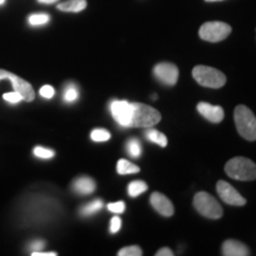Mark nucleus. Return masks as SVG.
Listing matches in <instances>:
<instances>
[{"instance_id":"f257e3e1","label":"nucleus","mask_w":256,"mask_h":256,"mask_svg":"<svg viewBox=\"0 0 256 256\" xmlns=\"http://www.w3.org/2000/svg\"><path fill=\"white\" fill-rule=\"evenodd\" d=\"M226 174L240 182H252L256 179V164L244 156H235L226 164Z\"/></svg>"},{"instance_id":"f03ea898","label":"nucleus","mask_w":256,"mask_h":256,"mask_svg":"<svg viewBox=\"0 0 256 256\" xmlns=\"http://www.w3.org/2000/svg\"><path fill=\"white\" fill-rule=\"evenodd\" d=\"M234 120H235L238 132L242 138L248 142L256 140V116L252 110L247 106L240 104L234 112Z\"/></svg>"},{"instance_id":"7ed1b4c3","label":"nucleus","mask_w":256,"mask_h":256,"mask_svg":"<svg viewBox=\"0 0 256 256\" xmlns=\"http://www.w3.org/2000/svg\"><path fill=\"white\" fill-rule=\"evenodd\" d=\"M192 76L202 87L211 89L222 88L226 82V75L222 72L206 66H194L192 70Z\"/></svg>"},{"instance_id":"20e7f679","label":"nucleus","mask_w":256,"mask_h":256,"mask_svg":"<svg viewBox=\"0 0 256 256\" xmlns=\"http://www.w3.org/2000/svg\"><path fill=\"white\" fill-rule=\"evenodd\" d=\"M162 119L156 110L144 104H132V127H153Z\"/></svg>"},{"instance_id":"39448f33","label":"nucleus","mask_w":256,"mask_h":256,"mask_svg":"<svg viewBox=\"0 0 256 256\" xmlns=\"http://www.w3.org/2000/svg\"><path fill=\"white\" fill-rule=\"evenodd\" d=\"M194 206L200 215L210 220H218L223 215L220 204L208 192H198L194 198Z\"/></svg>"},{"instance_id":"423d86ee","label":"nucleus","mask_w":256,"mask_h":256,"mask_svg":"<svg viewBox=\"0 0 256 256\" xmlns=\"http://www.w3.org/2000/svg\"><path fill=\"white\" fill-rule=\"evenodd\" d=\"M232 34V26L223 22H208L200 28V37L210 43H217L226 40Z\"/></svg>"},{"instance_id":"0eeeda50","label":"nucleus","mask_w":256,"mask_h":256,"mask_svg":"<svg viewBox=\"0 0 256 256\" xmlns=\"http://www.w3.org/2000/svg\"><path fill=\"white\" fill-rule=\"evenodd\" d=\"M2 80L11 81L12 86H14V90L22 96L23 101L32 102L36 98V92H34V87L28 81L19 78L16 74L10 72L8 70L0 69V81H2Z\"/></svg>"},{"instance_id":"6e6552de","label":"nucleus","mask_w":256,"mask_h":256,"mask_svg":"<svg viewBox=\"0 0 256 256\" xmlns=\"http://www.w3.org/2000/svg\"><path fill=\"white\" fill-rule=\"evenodd\" d=\"M110 113L121 127H132V104L126 100H114L110 104Z\"/></svg>"},{"instance_id":"1a4fd4ad","label":"nucleus","mask_w":256,"mask_h":256,"mask_svg":"<svg viewBox=\"0 0 256 256\" xmlns=\"http://www.w3.org/2000/svg\"><path fill=\"white\" fill-rule=\"evenodd\" d=\"M217 194H220V200L226 202L229 206H246L247 200L246 198H243L240 192L236 190L235 188L232 186L229 183L224 180H220L217 183Z\"/></svg>"},{"instance_id":"9d476101","label":"nucleus","mask_w":256,"mask_h":256,"mask_svg":"<svg viewBox=\"0 0 256 256\" xmlns=\"http://www.w3.org/2000/svg\"><path fill=\"white\" fill-rule=\"evenodd\" d=\"M153 74L158 81L164 83L166 86H174L178 81L179 72L174 64L168 62L158 63L153 69Z\"/></svg>"},{"instance_id":"9b49d317","label":"nucleus","mask_w":256,"mask_h":256,"mask_svg":"<svg viewBox=\"0 0 256 256\" xmlns=\"http://www.w3.org/2000/svg\"><path fill=\"white\" fill-rule=\"evenodd\" d=\"M150 200H151V206H153V209L158 211L160 215L170 217L174 214V204L171 203V200L165 194H159V192H153Z\"/></svg>"},{"instance_id":"f8f14e48","label":"nucleus","mask_w":256,"mask_h":256,"mask_svg":"<svg viewBox=\"0 0 256 256\" xmlns=\"http://www.w3.org/2000/svg\"><path fill=\"white\" fill-rule=\"evenodd\" d=\"M197 110L202 116L214 124H218L224 119V110L220 106H212L208 102H200L197 106Z\"/></svg>"},{"instance_id":"ddd939ff","label":"nucleus","mask_w":256,"mask_h":256,"mask_svg":"<svg viewBox=\"0 0 256 256\" xmlns=\"http://www.w3.org/2000/svg\"><path fill=\"white\" fill-rule=\"evenodd\" d=\"M222 252L226 256H248L250 254L247 246L240 241H235V240H228L224 242Z\"/></svg>"},{"instance_id":"4468645a","label":"nucleus","mask_w":256,"mask_h":256,"mask_svg":"<svg viewBox=\"0 0 256 256\" xmlns=\"http://www.w3.org/2000/svg\"><path fill=\"white\" fill-rule=\"evenodd\" d=\"M72 188L78 194H90L95 191L96 184L94 179L87 177V176H83V177H78L74 180Z\"/></svg>"},{"instance_id":"2eb2a0df","label":"nucleus","mask_w":256,"mask_h":256,"mask_svg":"<svg viewBox=\"0 0 256 256\" xmlns=\"http://www.w3.org/2000/svg\"><path fill=\"white\" fill-rule=\"evenodd\" d=\"M87 8V0H66L57 5V8L63 12H74L78 14Z\"/></svg>"},{"instance_id":"dca6fc26","label":"nucleus","mask_w":256,"mask_h":256,"mask_svg":"<svg viewBox=\"0 0 256 256\" xmlns=\"http://www.w3.org/2000/svg\"><path fill=\"white\" fill-rule=\"evenodd\" d=\"M145 136L147 138V140L156 144L160 147H166V145H168V138L162 133H160L159 130H154V128L147 127V130H145Z\"/></svg>"},{"instance_id":"f3484780","label":"nucleus","mask_w":256,"mask_h":256,"mask_svg":"<svg viewBox=\"0 0 256 256\" xmlns=\"http://www.w3.org/2000/svg\"><path fill=\"white\" fill-rule=\"evenodd\" d=\"M116 171L119 174H138L140 171L139 166L132 164L126 159H120L118 162Z\"/></svg>"},{"instance_id":"a211bd4d","label":"nucleus","mask_w":256,"mask_h":256,"mask_svg":"<svg viewBox=\"0 0 256 256\" xmlns=\"http://www.w3.org/2000/svg\"><path fill=\"white\" fill-rule=\"evenodd\" d=\"M126 150L128 152V154L132 156L133 158H139L142 153V144L136 138H130L126 144Z\"/></svg>"},{"instance_id":"6ab92c4d","label":"nucleus","mask_w":256,"mask_h":256,"mask_svg":"<svg viewBox=\"0 0 256 256\" xmlns=\"http://www.w3.org/2000/svg\"><path fill=\"white\" fill-rule=\"evenodd\" d=\"M147 190V184L144 183L142 180H136V182H132V183H130L128 185V194H130V197H138L140 196V194H142V192H145Z\"/></svg>"},{"instance_id":"aec40b11","label":"nucleus","mask_w":256,"mask_h":256,"mask_svg":"<svg viewBox=\"0 0 256 256\" xmlns=\"http://www.w3.org/2000/svg\"><path fill=\"white\" fill-rule=\"evenodd\" d=\"M102 206H104V203H102V200H94V202H92V203L87 204V206H83L82 209L80 210V212H81V215H83V216L94 215L95 212H98V211L101 209Z\"/></svg>"},{"instance_id":"412c9836","label":"nucleus","mask_w":256,"mask_h":256,"mask_svg":"<svg viewBox=\"0 0 256 256\" xmlns=\"http://www.w3.org/2000/svg\"><path fill=\"white\" fill-rule=\"evenodd\" d=\"M90 138L92 142H108L110 139V133L108 130H102V128H96L90 134Z\"/></svg>"},{"instance_id":"4be33fe9","label":"nucleus","mask_w":256,"mask_h":256,"mask_svg":"<svg viewBox=\"0 0 256 256\" xmlns=\"http://www.w3.org/2000/svg\"><path fill=\"white\" fill-rule=\"evenodd\" d=\"M50 20V16L46 14H34L28 17V23L34 26H38V25H44Z\"/></svg>"},{"instance_id":"5701e85b","label":"nucleus","mask_w":256,"mask_h":256,"mask_svg":"<svg viewBox=\"0 0 256 256\" xmlns=\"http://www.w3.org/2000/svg\"><path fill=\"white\" fill-rule=\"evenodd\" d=\"M78 88H76L75 84L70 83L66 89V92H64V100H66V102H74L78 100Z\"/></svg>"},{"instance_id":"b1692460","label":"nucleus","mask_w":256,"mask_h":256,"mask_svg":"<svg viewBox=\"0 0 256 256\" xmlns=\"http://www.w3.org/2000/svg\"><path fill=\"white\" fill-rule=\"evenodd\" d=\"M119 256H140L142 255V248L138 247V246H130V247L122 248L118 252Z\"/></svg>"},{"instance_id":"393cba45","label":"nucleus","mask_w":256,"mask_h":256,"mask_svg":"<svg viewBox=\"0 0 256 256\" xmlns=\"http://www.w3.org/2000/svg\"><path fill=\"white\" fill-rule=\"evenodd\" d=\"M34 153L37 158H42V159H50L55 156V152H54L52 150L44 148V147H40V146L34 147Z\"/></svg>"},{"instance_id":"a878e982","label":"nucleus","mask_w":256,"mask_h":256,"mask_svg":"<svg viewBox=\"0 0 256 256\" xmlns=\"http://www.w3.org/2000/svg\"><path fill=\"white\" fill-rule=\"evenodd\" d=\"M108 210L112 211L114 214H122L124 209H126V206H124V202H115V203H110L108 204Z\"/></svg>"},{"instance_id":"bb28decb","label":"nucleus","mask_w":256,"mask_h":256,"mask_svg":"<svg viewBox=\"0 0 256 256\" xmlns=\"http://www.w3.org/2000/svg\"><path fill=\"white\" fill-rule=\"evenodd\" d=\"M2 98H4L5 101L10 102V104H18V102L23 101V98H22V96L19 95L18 92H6V94L2 95Z\"/></svg>"},{"instance_id":"cd10ccee","label":"nucleus","mask_w":256,"mask_h":256,"mask_svg":"<svg viewBox=\"0 0 256 256\" xmlns=\"http://www.w3.org/2000/svg\"><path fill=\"white\" fill-rule=\"evenodd\" d=\"M40 96H43L44 98H51L54 95H55V89H54L51 86H43L40 90Z\"/></svg>"},{"instance_id":"c85d7f7f","label":"nucleus","mask_w":256,"mask_h":256,"mask_svg":"<svg viewBox=\"0 0 256 256\" xmlns=\"http://www.w3.org/2000/svg\"><path fill=\"white\" fill-rule=\"evenodd\" d=\"M121 228V220L120 217L115 216L112 218L110 220V232L112 234H116L118 232H119Z\"/></svg>"},{"instance_id":"c756f323","label":"nucleus","mask_w":256,"mask_h":256,"mask_svg":"<svg viewBox=\"0 0 256 256\" xmlns=\"http://www.w3.org/2000/svg\"><path fill=\"white\" fill-rule=\"evenodd\" d=\"M156 256H174V252L170 248H162L159 252H156Z\"/></svg>"},{"instance_id":"7c9ffc66","label":"nucleus","mask_w":256,"mask_h":256,"mask_svg":"<svg viewBox=\"0 0 256 256\" xmlns=\"http://www.w3.org/2000/svg\"><path fill=\"white\" fill-rule=\"evenodd\" d=\"M32 256H56L57 252H32Z\"/></svg>"},{"instance_id":"2f4dec72","label":"nucleus","mask_w":256,"mask_h":256,"mask_svg":"<svg viewBox=\"0 0 256 256\" xmlns=\"http://www.w3.org/2000/svg\"><path fill=\"white\" fill-rule=\"evenodd\" d=\"M43 247H44V243L42 241H37L31 246V249H32V252H40Z\"/></svg>"},{"instance_id":"473e14b6","label":"nucleus","mask_w":256,"mask_h":256,"mask_svg":"<svg viewBox=\"0 0 256 256\" xmlns=\"http://www.w3.org/2000/svg\"><path fill=\"white\" fill-rule=\"evenodd\" d=\"M57 0H38V2H42V4H54Z\"/></svg>"},{"instance_id":"72a5a7b5","label":"nucleus","mask_w":256,"mask_h":256,"mask_svg":"<svg viewBox=\"0 0 256 256\" xmlns=\"http://www.w3.org/2000/svg\"><path fill=\"white\" fill-rule=\"evenodd\" d=\"M208 2H222V0H206Z\"/></svg>"},{"instance_id":"f704fd0d","label":"nucleus","mask_w":256,"mask_h":256,"mask_svg":"<svg viewBox=\"0 0 256 256\" xmlns=\"http://www.w3.org/2000/svg\"><path fill=\"white\" fill-rule=\"evenodd\" d=\"M5 2V0H0V5H2Z\"/></svg>"}]
</instances>
